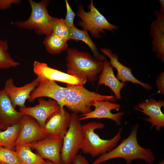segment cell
I'll use <instances>...</instances> for the list:
<instances>
[{"instance_id":"17","label":"cell","mask_w":164,"mask_h":164,"mask_svg":"<svg viewBox=\"0 0 164 164\" xmlns=\"http://www.w3.org/2000/svg\"><path fill=\"white\" fill-rule=\"evenodd\" d=\"M100 50L110 59L109 62L111 65L117 71L116 77L119 80L124 83L125 82L129 81L134 84H138L147 90H150L152 89V87L149 84L142 82L136 79L132 73V69L121 63L118 60V56L113 53L110 49L105 48H101Z\"/></svg>"},{"instance_id":"12","label":"cell","mask_w":164,"mask_h":164,"mask_svg":"<svg viewBox=\"0 0 164 164\" xmlns=\"http://www.w3.org/2000/svg\"><path fill=\"white\" fill-rule=\"evenodd\" d=\"M70 118V114L64 108L52 114L43 128L46 136L63 138L69 127Z\"/></svg>"},{"instance_id":"9","label":"cell","mask_w":164,"mask_h":164,"mask_svg":"<svg viewBox=\"0 0 164 164\" xmlns=\"http://www.w3.org/2000/svg\"><path fill=\"white\" fill-rule=\"evenodd\" d=\"M33 70L39 80L47 79L77 86H84L87 80L51 68L46 63L36 61L33 63Z\"/></svg>"},{"instance_id":"36","label":"cell","mask_w":164,"mask_h":164,"mask_svg":"<svg viewBox=\"0 0 164 164\" xmlns=\"http://www.w3.org/2000/svg\"><path fill=\"white\" fill-rule=\"evenodd\" d=\"M0 164H6L4 163H1L0 162Z\"/></svg>"},{"instance_id":"5","label":"cell","mask_w":164,"mask_h":164,"mask_svg":"<svg viewBox=\"0 0 164 164\" xmlns=\"http://www.w3.org/2000/svg\"><path fill=\"white\" fill-rule=\"evenodd\" d=\"M29 2L31 9L30 17L26 20L17 22L14 24L21 28L33 29L39 35L46 36L51 35L53 17L50 15L47 9L49 1L44 0L37 2L29 0Z\"/></svg>"},{"instance_id":"16","label":"cell","mask_w":164,"mask_h":164,"mask_svg":"<svg viewBox=\"0 0 164 164\" xmlns=\"http://www.w3.org/2000/svg\"><path fill=\"white\" fill-rule=\"evenodd\" d=\"M164 106V101H157L150 98L139 103L134 108L148 116V118L145 119L151 124V128L155 127L159 131L164 127V115L161 110Z\"/></svg>"},{"instance_id":"19","label":"cell","mask_w":164,"mask_h":164,"mask_svg":"<svg viewBox=\"0 0 164 164\" xmlns=\"http://www.w3.org/2000/svg\"><path fill=\"white\" fill-rule=\"evenodd\" d=\"M104 66L101 73L98 77V84H104L110 88L117 100L121 98V91L125 84L120 82L115 77L112 67L106 60L104 61Z\"/></svg>"},{"instance_id":"20","label":"cell","mask_w":164,"mask_h":164,"mask_svg":"<svg viewBox=\"0 0 164 164\" xmlns=\"http://www.w3.org/2000/svg\"><path fill=\"white\" fill-rule=\"evenodd\" d=\"M149 36L152 38V49L157 58L164 61V32L159 29L155 20L151 23Z\"/></svg>"},{"instance_id":"7","label":"cell","mask_w":164,"mask_h":164,"mask_svg":"<svg viewBox=\"0 0 164 164\" xmlns=\"http://www.w3.org/2000/svg\"><path fill=\"white\" fill-rule=\"evenodd\" d=\"M90 11L86 12L82 5L78 8L77 15L81 19L79 25L84 30L89 31L95 38H100V33L105 34V30L113 31L118 27L109 22L93 5L92 0L88 5Z\"/></svg>"},{"instance_id":"21","label":"cell","mask_w":164,"mask_h":164,"mask_svg":"<svg viewBox=\"0 0 164 164\" xmlns=\"http://www.w3.org/2000/svg\"><path fill=\"white\" fill-rule=\"evenodd\" d=\"M21 126L20 119L17 123L7 127L5 130L2 131L0 130V147L15 150L14 143L18 137Z\"/></svg>"},{"instance_id":"26","label":"cell","mask_w":164,"mask_h":164,"mask_svg":"<svg viewBox=\"0 0 164 164\" xmlns=\"http://www.w3.org/2000/svg\"><path fill=\"white\" fill-rule=\"evenodd\" d=\"M52 28V33L67 41L70 40L71 28L66 25L64 19L53 17Z\"/></svg>"},{"instance_id":"30","label":"cell","mask_w":164,"mask_h":164,"mask_svg":"<svg viewBox=\"0 0 164 164\" xmlns=\"http://www.w3.org/2000/svg\"><path fill=\"white\" fill-rule=\"evenodd\" d=\"M164 73L162 72L158 77L156 81V84L158 91L161 94H164Z\"/></svg>"},{"instance_id":"8","label":"cell","mask_w":164,"mask_h":164,"mask_svg":"<svg viewBox=\"0 0 164 164\" xmlns=\"http://www.w3.org/2000/svg\"><path fill=\"white\" fill-rule=\"evenodd\" d=\"M39 80L38 85L31 93L28 101L32 102L37 98L47 97L56 101L61 108H64L63 101L68 92L69 87L60 86L55 81L47 79Z\"/></svg>"},{"instance_id":"31","label":"cell","mask_w":164,"mask_h":164,"mask_svg":"<svg viewBox=\"0 0 164 164\" xmlns=\"http://www.w3.org/2000/svg\"><path fill=\"white\" fill-rule=\"evenodd\" d=\"M20 2L19 0H0V9L4 10L9 8L11 5Z\"/></svg>"},{"instance_id":"28","label":"cell","mask_w":164,"mask_h":164,"mask_svg":"<svg viewBox=\"0 0 164 164\" xmlns=\"http://www.w3.org/2000/svg\"><path fill=\"white\" fill-rule=\"evenodd\" d=\"M67 9V14L64 22L69 27L72 28L74 26L73 21L75 16V13L73 12L70 6L68 1L65 0Z\"/></svg>"},{"instance_id":"27","label":"cell","mask_w":164,"mask_h":164,"mask_svg":"<svg viewBox=\"0 0 164 164\" xmlns=\"http://www.w3.org/2000/svg\"><path fill=\"white\" fill-rule=\"evenodd\" d=\"M0 162L6 164H20L15 151L0 147Z\"/></svg>"},{"instance_id":"6","label":"cell","mask_w":164,"mask_h":164,"mask_svg":"<svg viewBox=\"0 0 164 164\" xmlns=\"http://www.w3.org/2000/svg\"><path fill=\"white\" fill-rule=\"evenodd\" d=\"M77 114H70L67 131L63 138L61 157L63 164H71L80 149L83 135L82 126Z\"/></svg>"},{"instance_id":"1","label":"cell","mask_w":164,"mask_h":164,"mask_svg":"<svg viewBox=\"0 0 164 164\" xmlns=\"http://www.w3.org/2000/svg\"><path fill=\"white\" fill-rule=\"evenodd\" d=\"M138 127V124L135 125L127 138L123 139L115 148L99 156L92 164H100L118 158L124 159L126 164H131L133 160L136 159H142L149 164H152L155 158L151 150L142 147L138 142L137 133Z\"/></svg>"},{"instance_id":"4","label":"cell","mask_w":164,"mask_h":164,"mask_svg":"<svg viewBox=\"0 0 164 164\" xmlns=\"http://www.w3.org/2000/svg\"><path fill=\"white\" fill-rule=\"evenodd\" d=\"M68 92L63 101L64 106L74 113L81 114L91 111V107L97 101H106L112 102L116 101L115 97L101 95L90 91L84 86L67 85Z\"/></svg>"},{"instance_id":"23","label":"cell","mask_w":164,"mask_h":164,"mask_svg":"<svg viewBox=\"0 0 164 164\" xmlns=\"http://www.w3.org/2000/svg\"><path fill=\"white\" fill-rule=\"evenodd\" d=\"M27 144L15 147V150L20 164H44L46 161L32 152Z\"/></svg>"},{"instance_id":"35","label":"cell","mask_w":164,"mask_h":164,"mask_svg":"<svg viewBox=\"0 0 164 164\" xmlns=\"http://www.w3.org/2000/svg\"><path fill=\"white\" fill-rule=\"evenodd\" d=\"M164 164V160H162L159 163H158V164Z\"/></svg>"},{"instance_id":"18","label":"cell","mask_w":164,"mask_h":164,"mask_svg":"<svg viewBox=\"0 0 164 164\" xmlns=\"http://www.w3.org/2000/svg\"><path fill=\"white\" fill-rule=\"evenodd\" d=\"M24 115L15 110L3 89L0 90V127L6 129L17 123Z\"/></svg>"},{"instance_id":"25","label":"cell","mask_w":164,"mask_h":164,"mask_svg":"<svg viewBox=\"0 0 164 164\" xmlns=\"http://www.w3.org/2000/svg\"><path fill=\"white\" fill-rule=\"evenodd\" d=\"M8 49L7 41L0 39V69L15 67L20 65L12 58L8 52Z\"/></svg>"},{"instance_id":"3","label":"cell","mask_w":164,"mask_h":164,"mask_svg":"<svg viewBox=\"0 0 164 164\" xmlns=\"http://www.w3.org/2000/svg\"><path fill=\"white\" fill-rule=\"evenodd\" d=\"M102 123L89 122L82 125L83 138L80 150L85 154L95 157L110 151L115 147L121 138L122 128L118 133L109 139H103L95 133V130L104 127Z\"/></svg>"},{"instance_id":"2","label":"cell","mask_w":164,"mask_h":164,"mask_svg":"<svg viewBox=\"0 0 164 164\" xmlns=\"http://www.w3.org/2000/svg\"><path fill=\"white\" fill-rule=\"evenodd\" d=\"M67 73L91 82H95L102 71L103 61L94 59L88 53L73 48L67 50Z\"/></svg>"},{"instance_id":"32","label":"cell","mask_w":164,"mask_h":164,"mask_svg":"<svg viewBox=\"0 0 164 164\" xmlns=\"http://www.w3.org/2000/svg\"><path fill=\"white\" fill-rule=\"evenodd\" d=\"M71 164H90L84 156L77 154L75 157Z\"/></svg>"},{"instance_id":"11","label":"cell","mask_w":164,"mask_h":164,"mask_svg":"<svg viewBox=\"0 0 164 164\" xmlns=\"http://www.w3.org/2000/svg\"><path fill=\"white\" fill-rule=\"evenodd\" d=\"M21 126L15 146L37 142L46 136L37 121L29 116L24 115L20 119Z\"/></svg>"},{"instance_id":"24","label":"cell","mask_w":164,"mask_h":164,"mask_svg":"<svg viewBox=\"0 0 164 164\" xmlns=\"http://www.w3.org/2000/svg\"><path fill=\"white\" fill-rule=\"evenodd\" d=\"M67 41L57 35L52 33L46 36L43 41V43L46 50L50 53L57 54L67 48Z\"/></svg>"},{"instance_id":"13","label":"cell","mask_w":164,"mask_h":164,"mask_svg":"<svg viewBox=\"0 0 164 164\" xmlns=\"http://www.w3.org/2000/svg\"><path fill=\"white\" fill-rule=\"evenodd\" d=\"M38 102V104L34 107L20 108L19 111L23 115L34 119L43 128L47 119L61 107L56 101L51 99L46 100L39 98Z\"/></svg>"},{"instance_id":"10","label":"cell","mask_w":164,"mask_h":164,"mask_svg":"<svg viewBox=\"0 0 164 164\" xmlns=\"http://www.w3.org/2000/svg\"><path fill=\"white\" fill-rule=\"evenodd\" d=\"M63 142L62 138L46 136L40 140L27 144L43 159L55 164H63L61 157Z\"/></svg>"},{"instance_id":"37","label":"cell","mask_w":164,"mask_h":164,"mask_svg":"<svg viewBox=\"0 0 164 164\" xmlns=\"http://www.w3.org/2000/svg\"><path fill=\"white\" fill-rule=\"evenodd\" d=\"M1 129H1V128L0 127V130H1Z\"/></svg>"},{"instance_id":"14","label":"cell","mask_w":164,"mask_h":164,"mask_svg":"<svg viewBox=\"0 0 164 164\" xmlns=\"http://www.w3.org/2000/svg\"><path fill=\"white\" fill-rule=\"evenodd\" d=\"M39 80L36 78L29 83L18 87L14 84L13 80L10 78L7 79L3 88L9 97L13 107L18 106L20 108L24 107L25 103L28 100L31 92L38 86Z\"/></svg>"},{"instance_id":"22","label":"cell","mask_w":164,"mask_h":164,"mask_svg":"<svg viewBox=\"0 0 164 164\" xmlns=\"http://www.w3.org/2000/svg\"><path fill=\"white\" fill-rule=\"evenodd\" d=\"M81 41L87 44L91 49L95 60L104 61L106 60L105 56L98 51V49L89 36L88 31L79 29L75 26L71 28L70 40Z\"/></svg>"},{"instance_id":"29","label":"cell","mask_w":164,"mask_h":164,"mask_svg":"<svg viewBox=\"0 0 164 164\" xmlns=\"http://www.w3.org/2000/svg\"><path fill=\"white\" fill-rule=\"evenodd\" d=\"M154 14L156 19L155 20L161 30L164 32V13L155 11Z\"/></svg>"},{"instance_id":"33","label":"cell","mask_w":164,"mask_h":164,"mask_svg":"<svg viewBox=\"0 0 164 164\" xmlns=\"http://www.w3.org/2000/svg\"><path fill=\"white\" fill-rule=\"evenodd\" d=\"M159 1L161 5L160 9L159 11L162 13H164V0H159Z\"/></svg>"},{"instance_id":"15","label":"cell","mask_w":164,"mask_h":164,"mask_svg":"<svg viewBox=\"0 0 164 164\" xmlns=\"http://www.w3.org/2000/svg\"><path fill=\"white\" fill-rule=\"evenodd\" d=\"M93 106L95 107L94 111L79 116L80 121L91 118H106L113 120L118 126L121 125V117L124 112H120L113 114L111 112L113 110L119 111L120 106L118 104L108 101H102L96 102Z\"/></svg>"},{"instance_id":"34","label":"cell","mask_w":164,"mask_h":164,"mask_svg":"<svg viewBox=\"0 0 164 164\" xmlns=\"http://www.w3.org/2000/svg\"><path fill=\"white\" fill-rule=\"evenodd\" d=\"M44 164H55L54 163L51 162L50 161L48 160L46 161V162Z\"/></svg>"}]
</instances>
